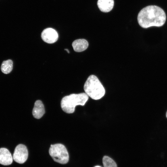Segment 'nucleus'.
<instances>
[{"instance_id": "nucleus-1", "label": "nucleus", "mask_w": 167, "mask_h": 167, "mask_svg": "<svg viewBox=\"0 0 167 167\" xmlns=\"http://www.w3.org/2000/svg\"><path fill=\"white\" fill-rule=\"evenodd\" d=\"M166 18L165 13L161 8L155 5H150L139 11L137 20L141 27L147 28L153 26H162L166 21Z\"/></svg>"}, {"instance_id": "nucleus-2", "label": "nucleus", "mask_w": 167, "mask_h": 167, "mask_svg": "<svg viewBox=\"0 0 167 167\" xmlns=\"http://www.w3.org/2000/svg\"><path fill=\"white\" fill-rule=\"evenodd\" d=\"M88 99V96L85 93L72 94L62 99L61 107L66 113H71L74 112L76 105H84Z\"/></svg>"}, {"instance_id": "nucleus-3", "label": "nucleus", "mask_w": 167, "mask_h": 167, "mask_svg": "<svg viewBox=\"0 0 167 167\" xmlns=\"http://www.w3.org/2000/svg\"><path fill=\"white\" fill-rule=\"evenodd\" d=\"M85 93L92 99L98 100L105 95V90L97 77L91 75L88 78L84 85Z\"/></svg>"}, {"instance_id": "nucleus-4", "label": "nucleus", "mask_w": 167, "mask_h": 167, "mask_svg": "<svg viewBox=\"0 0 167 167\" xmlns=\"http://www.w3.org/2000/svg\"><path fill=\"white\" fill-rule=\"evenodd\" d=\"M49 153L56 162L64 164L69 161V156L65 146L61 143L51 145Z\"/></svg>"}, {"instance_id": "nucleus-5", "label": "nucleus", "mask_w": 167, "mask_h": 167, "mask_svg": "<svg viewBox=\"0 0 167 167\" xmlns=\"http://www.w3.org/2000/svg\"><path fill=\"white\" fill-rule=\"evenodd\" d=\"M28 152L27 147L23 144L18 145L15 148L13 155L14 160L19 164H23L27 160Z\"/></svg>"}, {"instance_id": "nucleus-6", "label": "nucleus", "mask_w": 167, "mask_h": 167, "mask_svg": "<svg viewBox=\"0 0 167 167\" xmlns=\"http://www.w3.org/2000/svg\"><path fill=\"white\" fill-rule=\"evenodd\" d=\"M41 37L44 42L49 44H52L57 41L58 35L55 29L51 28H47L42 32Z\"/></svg>"}, {"instance_id": "nucleus-7", "label": "nucleus", "mask_w": 167, "mask_h": 167, "mask_svg": "<svg viewBox=\"0 0 167 167\" xmlns=\"http://www.w3.org/2000/svg\"><path fill=\"white\" fill-rule=\"evenodd\" d=\"M13 158L9 150L6 148H0V164L4 165L11 164Z\"/></svg>"}, {"instance_id": "nucleus-8", "label": "nucleus", "mask_w": 167, "mask_h": 167, "mask_svg": "<svg viewBox=\"0 0 167 167\" xmlns=\"http://www.w3.org/2000/svg\"><path fill=\"white\" fill-rule=\"evenodd\" d=\"M45 113V108L42 102L40 100H37L34 103L32 110L33 116L36 118L40 119Z\"/></svg>"}, {"instance_id": "nucleus-9", "label": "nucleus", "mask_w": 167, "mask_h": 167, "mask_svg": "<svg viewBox=\"0 0 167 167\" xmlns=\"http://www.w3.org/2000/svg\"><path fill=\"white\" fill-rule=\"evenodd\" d=\"M114 3L113 0H98L97 4L101 11L108 12L112 9Z\"/></svg>"}, {"instance_id": "nucleus-10", "label": "nucleus", "mask_w": 167, "mask_h": 167, "mask_svg": "<svg viewBox=\"0 0 167 167\" xmlns=\"http://www.w3.org/2000/svg\"><path fill=\"white\" fill-rule=\"evenodd\" d=\"M74 50L76 52H81L85 50L88 46V41L84 39H79L74 41L72 43Z\"/></svg>"}, {"instance_id": "nucleus-11", "label": "nucleus", "mask_w": 167, "mask_h": 167, "mask_svg": "<svg viewBox=\"0 0 167 167\" xmlns=\"http://www.w3.org/2000/svg\"><path fill=\"white\" fill-rule=\"evenodd\" d=\"M13 62L10 59L3 61L1 66V71L5 74L9 73L13 69Z\"/></svg>"}, {"instance_id": "nucleus-12", "label": "nucleus", "mask_w": 167, "mask_h": 167, "mask_svg": "<svg viewBox=\"0 0 167 167\" xmlns=\"http://www.w3.org/2000/svg\"><path fill=\"white\" fill-rule=\"evenodd\" d=\"M104 167H117L115 162L111 158L107 156H104L102 159Z\"/></svg>"}, {"instance_id": "nucleus-13", "label": "nucleus", "mask_w": 167, "mask_h": 167, "mask_svg": "<svg viewBox=\"0 0 167 167\" xmlns=\"http://www.w3.org/2000/svg\"><path fill=\"white\" fill-rule=\"evenodd\" d=\"M64 50H66L68 53H69V51L67 49H65Z\"/></svg>"}, {"instance_id": "nucleus-14", "label": "nucleus", "mask_w": 167, "mask_h": 167, "mask_svg": "<svg viewBox=\"0 0 167 167\" xmlns=\"http://www.w3.org/2000/svg\"><path fill=\"white\" fill-rule=\"evenodd\" d=\"M94 167H101L99 166H96Z\"/></svg>"}, {"instance_id": "nucleus-15", "label": "nucleus", "mask_w": 167, "mask_h": 167, "mask_svg": "<svg viewBox=\"0 0 167 167\" xmlns=\"http://www.w3.org/2000/svg\"><path fill=\"white\" fill-rule=\"evenodd\" d=\"M166 117L167 118V111L166 113Z\"/></svg>"}]
</instances>
